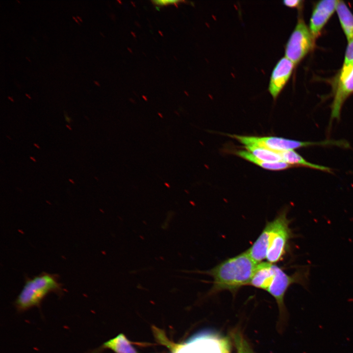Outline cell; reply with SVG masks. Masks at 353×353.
I'll use <instances>...</instances> for the list:
<instances>
[{"instance_id":"cell-27","label":"cell","mask_w":353,"mask_h":353,"mask_svg":"<svg viewBox=\"0 0 353 353\" xmlns=\"http://www.w3.org/2000/svg\"><path fill=\"white\" fill-rule=\"evenodd\" d=\"M69 181H70V182H71L72 184H74V183H75V181H74L73 179H69Z\"/></svg>"},{"instance_id":"cell-30","label":"cell","mask_w":353,"mask_h":353,"mask_svg":"<svg viewBox=\"0 0 353 353\" xmlns=\"http://www.w3.org/2000/svg\"><path fill=\"white\" fill-rule=\"evenodd\" d=\"M94 83L96 84V85H98V86H100L99 83L97 81H94Z\"/></svg>"},{"instance_id":"cell-2","label":"cell","mask_w":353,"mask_h":353,"mask_svg":"<svg viewBox=\"0 0 353 353\" xmlns=\"http://www.w3.org/2000/svg\"><path fill=\"white\" fill-rule=\"evenodd\" d=\"M63 291L58 275L43 272L32 278L25 277V284L14 305L19 312H23L33 307H40L49 293L53 292L61 296Z\"/></svg>"},{"instance_id":"cell-15","label":"cell","mask_w":353,"mask_h":353,"mask_svg":"<svg viewBox=\"0 0 353 353\" xmlns=\"http://www.w3.org/2000/svg\"><path fill=\"white\" fill-rule=\"evenodd\" d=\"M245 149L257 158L270 162H282L279 152L256 146H245Z\"/></svg>"},{"instance_id":"cell-1","label":"cell","mask_w":353,"mask_h":353,"mask_svg":"<svg viewBox=\"0 0 353 353\" xmlns=\"http://www.w3.org/2000/svg\"><path fill=\"white\" fill-rule=\"evenodd\" d=\"M257 265L247 251L223 261L204 272L213 279L211 292L224 290L235 292L249 285Z\"/></svg>"},{"instance_id":"cell-12","label":"cell","mask_w":353,"mask_h":353,"mask_svg":"<svg viewBox=\"0 0 353 353\" xmlns=\"http://www.w3.org/2000/svg\"><path fill=\"white\" fill-rule=\"evenodd\" d=\"M235 153L237 156L266 170L280 171L293 167L292 166L284 162H270L262 161L248 151L239 150L235 151Z\"/></svg>"},{"instance_id":"cell-21","label":"cell","mask_w":353,"mask_h":353,"mask_svg":"<svg viewBox=\"0 0 353 353\" xmlns=\"http://www.w3.org/2000/svg\"><path fill=\"white\" fill-rule=\"evenodd\" d=\"M64 117L66 121L68 123H71L72 120L71 117H69L67 113L64 112Z\"/></svg>"},{"instance_id":"cell-14","label":"cell","mask_w":353,"mask_h":353,"mask_svg":"<svg viewBox=\"0 0 353 353\" xmlns=\"http://www.w3.org/2000/svg\"><path fill=\"white\" fill-rule=\"evenodd\" d=\"M101 348L110 349L115 353H139L122 333L104 343Z\"/></svg>"},{"instance_id":"cell-32","label":"cell","mask_w":353,"mask_h":353,"mask_svg":"<svg viewBox=\"0 0 353 353\" xmlns=\"http://www.w3.org/2000/svg\"><path fill=\"white\" fill-rule=\"evenodd\" d=\"M7 138H9V139H10V140H11V139H11V138H10V137H9V136H7Z\"/></svg>"},{"instance_id":"cell-3","label":"cell","mask_w":353,"mask_h":353,"mask_svg":"<svg viewBox=\"0 0 353 353\" xmlns=\"http://www.w3.org/2000/svg\"><path fill=\"white\" fill-rule=\"evenodd\" d=\"M287 214V210L284 209L273 220L266 223L269 234L266 259L270 263L275 264L282 259L287 251L290 240L294 237L290 227L291 221Z\"/></svg>"},{"instance_id":"cell-25","label":"cell","mask_w":353,"mask_h":353,"mask_svg":"<svg viewBox=\"0 0 353 353\" xmlns=\"http://www.w3.org/2000/svg\"><path fill=\"white\" fill-rule=\"evenodd\" d=\"M76 18H77V20H78V21H79L80 22H82V20L81 18L80 17H79L78 16H76Z\"/></svg>"},{"instance_id":"cell-11","label":"cell","mask_w":353,"mask_h":353,"mask_svg":"<svg viewBox=\"0 0 353 353\" xmlns=\"http://www.w3.org/2000/svg\"><path fill=\"white\" fill-rule=\"evenodd\" d=\"M279 153L282 158V161L293 167L302 166L331 173V169L330 168L309 162L294 150L280 151Z\"/></svg>"},{"instance_id":"cell-22","label":"cell","mask_w":353,"mask_h":353,"mask_svg":"<svg viewBox=\"0 0 353 353\" xmlns=\"http://www.w3.org/2000/svg\"><path fill=\"white\" fill-rule=\"evenodd\" d=\"M73 19L75 21V22H76L77 24L80 25V23H79L78 20H77V19L76 18V17L73 16Z\"/></svg>"},{"instance_id":"cell-23","label":"cell","mask_w":353,"mask_h":353,"mask_svg":"<svg viewBox=\"0 0 353 353\" xmlns=\"http://www.w3.org/2000/svg\"><path fill=\"white\" fill-rule=\"evenodd\" d=\"M7 98H8V99L11 101L14 102V100H13V99L12 97H10V96H8Z\"/></svg>"},{"instance_id":"cell-17","label":"cell","mask_w":353,"mask_h":353,"mask_svg":"<svg viewBox=\"0 0 353 353\" xmlns=\"http://www.w3.org/2000/svg\"><path fill=\"white\" fill-rule=\"evenodd\" d=\"M152 328L154 335L158 342L166 346L172 350L173 353H176L183 347V346L174 344L168 340L165 333L161 330L154 327H153Z\"/></svg>"},{"instance_id":"cell-16","label":"cell","mask_w":353,"mask_h":353,"mask_svg":"<svg viewBox=\"0 0 353 353\" xmlns=\"http://www.w3.org/2000/svg\"><path fill=\"white\" fill-rule=\"evenodd\" d=\"M232 336L237 353H254L240 332H234L232 334Z\"/></svg>"},{"instance_id":"cell-28","label":"cell","mask_w":353,"mask_h":353,"mask_svg":"<svg viewBox=\"0 0 353 353\" xmlns=\"http://www.w3.org/2000/svg\"><path fill=\"white\" fill-rule=\"evenodd\" d=\"M66 127H67V128H68L70 130H71L72 129V127H71L70 126H69V125H66Z\"/></svg>"},{"instance_id":"cell-19","label":"cell","mask_w":353,"mask_h":353,"mask_svg":"<svg viewBox=\"0 0 353 353\" xmlns=\"http://www.w3.org/2000/svg\"><path fill=\"white\" fill-rule=\"evenodd\" d=\"M153 4L157 6H166L168 5H176L180 2L179 0H153L152 1Z\"/></svg>"},{"instance_id":"cell-8","label":"cell","mask_w":353,"mask_h":353,"mask_svg":"<svg viewBox=\"0 0 353 353\" xmlns=\"http://www.w3.org/2000/svg\"><path fill=\"white\" fill-rule=\"evenodd\" d=\"M294 64L285 56L276 64L272 72L268 91L274 100L282 90L291 76Z\"/></svg>"},{"instance_id":"cell-4","label":"cell","mask_w":353,"mask_h":353,"mask_svg":"<svg viewBox=\"0 0 353 353\" xmlns=\"http://www.w3.org/2000/svg\"><path fill=\"white\" fill-rule=\"evenodd\" d=\"M230 137L247 146H256L277 152L294 150L313 146H336L341 147V140H326L320 142L301 141L275 136L258 137L228 134Z\"/></svg>"},{"instance_id":"cell-33","label":"cell","mask_w":353,"mask_h":353,"mask_svg":"<svg viewBox=\"0 0 353 353\" xmlns=\"http://www.w3.org/2000/svg\"><path fill=\"white\" fill-rule=\"evenodd\" d=\"M17 1L18 2L20 3V1H19V0H17Z\"/></svg>"},{"instance_id":"cell-10","label":"cell","mask_w":353,"mask_h":353,"mask_svg":"<svg viewBox=\"0 0 353 353\" xmlns=\"http://www.w3.org/2000/svg\"><path fill=\"white\" fill-rule=\"evenodd\" d=\"M275 265L267 261L258 263L249 285L267 291L275 276Z\"/></svg>"},{"instance_id":"cell-18","label":"cell","mask_w":353,"mask_h":353,"mask_svg":"<svg viewBox=\"0 0 353 353\" xmlns=\"http://www.w3.org/2000/svg\"><path fill=\"white\" fill-rule=\"evenodd\" d=\"M353 63V39L349 41L347 47L343 66Z\"/></svg>"},{"instance_id":"cell-9","label":"cell","mask_w":353,"mask_h":353,"mask_svg":"<svg viewBox=\"0 0 353 353\" xmlns=\"http://www.w3.org/2000/svg\"><path fill=\"white\" fill-rule=\"evenodd\" d=\"M338 0H324L319 1L315 7L310 22V31L315 38L336 10Z\"/></svg>"},{"instance_id":"cell-26","label":"cell","mask_w":353,"mask_h":353,"mask_svg":"<svg viewBox=\"0 0 353 353\" xmlns=\"http://www.w3.org/2000/svg\"><path fill=\"white\" fill-rule=\"evenodd\" d=\"M34 146L35 147H36L37 149H40V146H39L38 144H36V143H34Z\"/></svg>"},{"instance_id":"cell-24","label":"cell","mask_w":353,"mask_h":353,"mask_svg":"<svg viewBox=\"0 0 353 353\" xmlns=\"http://www.w3.org/2000/svg\"><path fill=\"white\" fill-rule=\"evenodd\" d=\"M30 159L33 162H36V160L33 157L30 156Z\"/></svg>"},{"instance_id":"cell-20","label":"cell","mask_w":353,"mask_h":353,"mask_svg":"<svg viewBox=\"0 0 353 353\" xmlns=\"http://www.w3.org/2000/svg\"><path fill=\"white\" fill-rule=\"evenodd\" d=\"M302 1L300 0H285L283 1L284 5L290 8L299 7L302 3Z\"/></svg>"},{"instance_id":"cell-7","label":"cell","mask_w":353,"mask_h":353,"mask_svg":"<svg viewBox=\"0 0 353 353\" xmlns=\"http://www.w3.org/2000/svg\"><path fill=\"white\" fill-rule=\"evenodd\" d=\"M353 93V63L343 66L341 70L331 104L330 121L340 118L342 105Z\"/></svg>"},{"instance_id":"cell-29","label":"cell","mask_w":353,"mask_h":353,"mask_svg":"<svg viewBox=\"0 0 353 353\" xmlns=\"http://www.w3.org/2000/svg\"><path fill=\"white\" fill-rule=\"evenodd\" d=\"M25 96H26L29 99H31V97H30V96L28 94H26V93L25 94Z\"/></svg>"},{"instance_id":"cell-6","label":"cell","mask_w":353,"mask_h":353,"mask_svg":"<svg viewBox=\"0 0 353 353\" xmlns=\"http://www.w3.org/2000/svg\"><path fill=\"white\" fill-rule=\"evenodd\" d=\"M314 38L303 21L300 19L285 47V57L297 65L312 48Z\"/></svg>"},{"instance_id":"cell-5","label":"cell","mask_w":353,"mask_h":353,"mask_svg":"<svg viewBox=\"0 0 353 353\" xmlns=\"http://www.w3.org/2000/svg\"><path fill=\"white\" fill-rule=\"evenodd\" d=\"M275 276L267 291L275 299L279 311L283 313L285 311L284 298L286 291L294 283L306 286L308 270L301 269L289 275L281 268L275 265Z\"/></svg>"},{"instance_id":"cell-13","label":"cell","mask_w":353,"mask_h":353,"mask_svg":"<svg viewBox=\"0 0 353 353\" xmlns=\"http://www.w3.org/2000/svg\"><path fill=\"white\" fill-rule=\"evenodd\" d=\"M336 10L347 38L353 39V15L343 1L338 0Z\"/></svg>"},{"instance_id":"cell-31","label":"cell","mask_w":353,"mask_h":353,"mask_svg":"<svg viewBox=\"0 0 353 353\" xmlns=\"http://www.w3.org/2000/svg\"><path fill=\"white\" fill-rule=\"evenodd\" d=\"M166 185H167L168 187H170L169 185H168V184L167 183H165Z\"/></svg>"}]
</instances>
